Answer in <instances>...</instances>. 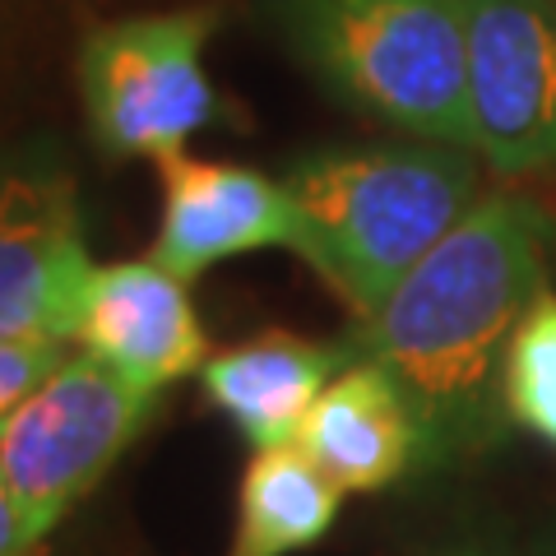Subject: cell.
Instances as JSON below:
<instances>
[{"mask_svg":"<svg viewBox=\"0 0 556 556\" xmlns=\"http://www.w3.org/2000/svg\"><path fill=\"white\" fill-rule=\"evenodd\" d=\"M298 204V251L339 298L371 320L394 288L473 214L482 159L464 144L320 149L283 172Z\"/></svg>","mask_w":556,"mask_h":556,"instance_id":"7a4b0ae2","label":"cell"},{"mask_svg":"<svg viewBox=\"0 0 556 556\" xmlns=\"http://www.w3.org/2000/svg\"><path fill=\"white\" fill-rule=\"evenodd\" d=\"M278 28L343 108L473 149L464 0H278Z\"/></svg>","mask_w":556,"mask_h":556,"instance_id":"3957f363","label":"cell"},{"mask_svg":"<svg viewBox=\"0 0 556 556\" xmlns=\"http://www.w3.org/2000/svg\"><path fill=\"white\" fill-rule=\"evenodd\" d=\"M75 343L149 399L186 376H200L208 362L186 278L159 260L98 265Z\"/></svg>","mask_w":556,"mask_h":556,"instance_id":"9c48e42d","label":"cell"},{"mask_svg":"<svg viewBox=\"0 0 556 556\" xmlns=\"http://www.w3.org/2000/svg\"><path fill=\"white\" fill-rule=\"evenodd\" d=\"M223 14L186 5L93 24L79 42V102L108 159L172 163L223 112L204 51Z\"/></svg>","mask_w":556,"mask_h":556,"instance_id":"277c9868","label":"cell"},{"mask_svg":"<svg viewBox=\"0 0 556 556\" xmlns=\"http://www.w3.org/2000/svg\"><path fill=\"white\" fill-rule=\"evenodd\" d=\"M269 247H298V204L283 177L190 153L163 163V214L149 260L190 283L223 260Z\"/></svg>","mask_w":556,"mask_h":556,"instance_id":"ba28073f","label":"cell"},{"mask_svg":"<svg viewBox=\"0 0 556 556\" xmlns=\"http://www.w3.org/2000/svg\"><path fill=\"white\" fill-rule=\"evenodd\" d=\"M75 177L14 167L0 177V339L75 343L93 288Z\"/></svg>","mask_w":556,"mask_h":556,"instance_id":"52a82bcc","label":"cell"},{"mask_svg":"<svg viewBox=\"0 0 556 556\" xmlns=\"http://www.w3.org/2000/svg\"><path fill=\"white\" fill-rule=\"evenodd\" d=\"M468 556H482V552H468Z\"/></svg>","mask_w":556,"mask_h":556,"instance_id":"2e32d148","label":"cell"},{"mask_svg":"<svg viewBox=\"0 0 556 556\" xmlns=\"http://www.w3.org/2000/svg\"><path fill=\"white\" fill-rule=\"evenodd\" d=\"M70 357L75 353L65 339H0V422L24 408Z\"/></svg>","mask_w":556,"mask_h":556,"instance_id":"5bb4252c","label":"cell"},{"mask_svg":"<svg viewBox=\"0 0 556 556\" xmlns=\"http://www.w3.org/2000/svg\"><path fill=\"white\" fill-rule=\"evenodd\" d=\"M357 362L353 339L316 343L288 329H269L241 348L214 353L200 371L204 399L251 441V450H288L334 376Z\"/></svg>","mask_w":556,"mask_h":556,"instance_id":"30bf717a","label":"cell"},{"mask_svg":"<svg viewBox=\"0 0 556 556\" xmlns=\"http://www.w3.org/2000/svg\"><path fill=\"white\" fill-rule=\"evenodd\" d=\"M339 486L302 445L260 450L237 496V533L228 556H292L316 547L339 519Z\"/></svg>","mask_w":556,"mask_h":556,"instance_id":"7c38bea8","label":"cell"},{"mask_svg":"<svg viewBox=\"0 0 556 556\" xmlns=\"http://www.w3.org/2000/svg\"><path fill=\"white\" fill-rule=\"evenodd\" d=\"M149 413V394L126 386L79 348L24 408L0 422V473L20 501L33 538L47 543L56 533L61 519L130 450Z\"/></svg>","mask_w":556,"mask_h":556,"instance_id":"5b68a950","label":"cell"},{"mask_svg":"<svg viewBox=\"0 0 556 556\" xmlns=\"http://www.w3.org/2000/svg\"><path fill=\"white\" fill-rule=\"evenodd\" d=\"M0 556H42V538H33L5 473H0Z\"/></svg>","mask_w":556,"mask_h":556,"instance_id":"9a60e30c","label":"cell"},{"mask_svg":"<svg viewBox=\"0 0 556 556\" xmlns=\"http://www.w3.org/2000/svg\"><path fill=\"white\" fill-rule=\"evenodd\" d=\"M556 218L533 195L473 204L394 298L353 329L357 362L386 367L422 431V468H450L506 437L515 329L547 292Z\"/></svg>","mask_w":556,"mask_h":556,"instance_id":"6da1fadb","label":"cell"},{"mask_svg":"<svg viewBox=\"0 0 556 556\" xmlns=\"http://www.w3.org/2000/svg\"><path fill=\"white\" fill-rule=\"evenodd\" d=\"M473 153L501 177L556 172V0H464Z\"/></svg>","mask_w":556,"mask_h":556,"instance_id":"8992f818","label":"cell"},{"mask_svg":"<svg viewBox=\"0 0 556 556\" xmlns=\"http://www.w3.org/2000/svg\"><path fill=\"white\" fill-rule=\"evenodd\" d=\"M506 413L556 450V292H543L515 329L506 362Z\"/></svg>","mask_w":556,"mask_h":556,"instance_id":"4fadbf2b","label":"cell"},{"mask_svg":"<svg viewBox=\"0 0 556 556\" xmlns=\"http://www.w3.org/2000/svg\"><path fill=\"white\" fill-rule=\"evenodd\" d=\"M306 459L339 492H390L422 468V431L399 380L376 362H353L311 408L302 441Z\"/></svg>","mask_w":556,"mask_h":556,"instance_id":"8fae6325","label":"cell"}]
</instances>
